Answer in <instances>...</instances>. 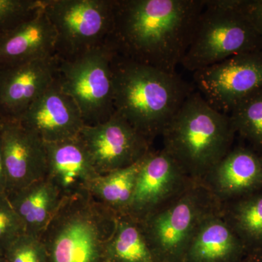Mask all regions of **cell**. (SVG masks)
<instances>
[{
	"mask_svg": "<svg viewBox=\"0 0 262 262\" xmlns=\"http://www.w3.org/2000/svg\"><path fill=\"white\" fill-rule=\"evenodd\" d=\"M205 0H115L108 39L119 56L177 73Z\"/></svg>",
	"mask_w": 262,
	"mask_h": 262,
	"instance_id": "6da1fadb",
	"label": "cell"
},
{
	"mask_svg": "<svg viewBox=\"0 0 262 262\" xmlns=\"http://www.w3.org/2000/svg\"><path fill=\"white\" fill-rule=\"evenodd\" d=\"M114 111L150 142L161 136L188 96L190 84L170 73L115 54Z\"/></svg>",
	"mask_w": 262,
	"mask_h": 262,
	"instance_id": "7a4b0ae2",
	"label": "cell"
},
{
	"mask_svg": "<svg viewBox=\"0 0 262 262\" xmlns=\"http://www.w3.org/2000/svg\"><path fill=\"white\" fill-rule=\"evenodd\" d=\"M236 132L227 114L193 91L164 129L163 149L192 180L201 182L233 148Z\"/></svg>",
	"mask_w": 262,
	"mask_h": 262,
	"instance_id": "3957f363",
	"label": "cell"
},
{
	"mask_svg": "<svg viewBox=\"0 0 262 262\" xmlns=\"http://www.w3.org/2000/svg\"><path fill=\"white\" fill-rule=\"evenodd\" d=\"M117 215L87 192L65 196L40 239L51 262H100Z\"/></svg>",
	"mask_w": 262,
	"mask_h": 262,
	"instance_id": "277c9868",
	"label": "cell"
},
{
	"mask_svg": "<svg viewBox=\"0 0 262 262\" xmlns=\"http://www.w3.org/2000/svg\"><path fill=\"white\" fill-rule=\"evenodd\" d=\"M262 49V39L243 0H205L181 66L191 72L242 53Z\"/></svg>",
	"mask_w": 262,
	"mask_h": 262,
	"instance_id": "5b68a950",
	"label": "cell"
},
{
	"mask_svg": "<svg viewBox=\"0 0 262 262\" xmlns=\"http://www.w3.org/2000/svg\"><path fill=\"white\" fill-rule=\"evenodd\" d=\"M221 211V204L201 182L141 221L158 262H182L202 222Z\"/></svg>",
	"mask_w": 262,
	"mask_h": 262,
	"instance_id": "8992f818",
	"label": "cell"
},
{
	"mask_svg": "<svg viewBox=\"0 0 262 262\" xmlns=\"http://www.w3.org/2000/svg\"><path fill=\"white\" fill-rule=\"evenodd\" d=\"M110 42L79 56L60 59L58 80L75 101L85 125L105 121L114 113L113 61Z\"/></svg>",
	"mask_w": 262,
	"mask_h": 262,
	"instance_id": "52a82bcc",
	"label": "cell"
},
{
	"mask_svg": "<svg viewBox=\"0 0 262 262\" xmlns=\"http://www.w3.org/2000/svg\"><path fill=\"white\" fill-rule=\"evenodd\" d=\"M115 0H45V13L57 36L56 56L68 59L107 42Z\"/></svg>",
	"mask_w": 262,
	"mask_h": 262,
	"instance_id": "ba28073f",
	"label": "cell"
},
{
	"mask_svg": "<svg viewBox=\"0 0 262 262\" xmlns=\"http://www.w3.org/2000/svg\"><path fill=\"white\" fill-rule=\"evenodd\" d=\"M193 78L207 102L229 115L239 101L262 89V49L236 55L196 71Z\"/></svg>",
	"mask_w": 262,
	"mask_h": 262,
	"instance_id": "9c48e42d",
	"label": "cell"
},
{
	"mask_svg": "<svg viewBox=\"0 0 262 262\" xmlns=\"http://www.w3.org/2000/svg\"><path fill=\"white\" fill-rule=\"evenodd\" d=\"M79 136L99 175L129 166L151 150V143L115 112L105 121L84 125Z\"/></svg>",
	"mask_w": 262,
	"mask_h": 262,
	"instance_id": "30bf717a",
	"label": "cell"
},
{
	"mask_svg": "<svg viewBox=\"0 0 262 262\" xmlns=\"http://www.w3.org/2000/svg\"><path fill=\"white\" fill-rule=\"evenodd\" d=\"M194 182L165 150L151 149L141 165L126 215L141 222L173 201Z\"/></svg>",
	"mask_w": 262,
	"mask_h": 262,
	"instance_id": "8fae6325",
	"label": "cell"
},
{
	"mask_svg": "<svg viewBox=\"0 0 262 262\" xmlns=\"http://www.w3.org/2000/svg\"><path fill=\"white\" fill-rule=\"evenodd\" d=\"M0 141L6 173V194L46 178L45 143L16 119L0 118Z\"/></svg>",
	"mask_w": 262,
	"mask_h": 262,
	"instance_id": "7c38bea8",
	"label": "cell"
},
{
	"mask_svg": "<svg viewBox=\"0 0 262 262\" xmlns=\"http://www.w3.org/2000/svg\"><path fill=\"white\" fill-rule=\"evenodd\" d=\"M16 120L44 143L77 137L85 125L80 110L62 91L58 78Z\"/></svg>",
	"mask_w": 262,
	"mask_h": 262,
	"instance_id": "4fadbf2b",
	"label": "cell"
},
{
	"mask_svg": "<svg viewBox=\"0 0 262 262\" xmlns=\"http://www.w3.org/2000/svg\"><path fill=\"white\" fill-rule=\"evenodd\" d=\"M56 55L0 68V118L17 119L58 78Z\"/></svg>",
	"mask_w": 262,
	"mask_h": 262,
	"instance_id": "5bb4252c",
	"label": "cell"
},
{
	"mask_svg": "<svg viewBox=\"0 0 262 262\" xmlns=\"http://www.w3.org/2000/svg\"><path fill=\"white\" fill-rule=\"evenodd\" d=\"M201 183L220 204L261 191L262 155L249 146H235Z\"/></svg>",
	"mask_w": 262,
	"mask_h": 262,
	"instance_id": "9a60e30c",
	"label": "cell"
},
{
	"mask_svg": "<svg viewBox=\"0 0 262 262\" xmlns=\"http://www.w3.org/2000/svg\"><path fill=\"white\" fill-rule=\"evenodd\" d=\"M45 147L47 158L46 178L63 196L85 192L90 183L99 176L80 136L45 143Z\"/></svg>",
	"mask_w": 262,
	"mask_h": 262,
	"instance_id": "2e32d148",
	"label": "cell"
},
{
	"mask_svg": "<svg viewBox=\"0 0 262 262\" xmlns=\"http://www.w3.org/2000/svg\"><path fill=\"white\" fill-rule=\"evenodd\" d=\"M56 43V31L42 8L32 18L0 35V68L54 56Z\"/></svg>",
	"mask_w": 262,
	"mask_h": 262,
	"instance_id": "e0dca14e",
	"label": "cell"
},
{
	"mask_svg": "<svg viewBox=\"0 0 262 262\" xmlns=\"http://www.w3.org/2000/svg\"><path fill=\"white\" fill-rule=\"evenodd\" d=\"M247 254L242 241L226 223L220 211L202 222L182 262H241Z\"/></svg>",
	"mask_w": 262,
	"mask_h": 262,
	"instance_id": "ac0fdd59",
	"label": "cell"
},
{
	"mask_svg": "<svg viewBox=\"0 0 262 262\" xmlns=\"http://www.w3.org/2000/svg\"><path fill=\"white\" fill-rule=\"evenodd\" d=\"M7 196L26 233L38 237L47 228L65 198L46 177Z\"/></svg>",
	"mask_w": 262,
	"mask_h": 262,
	"instance_id": "d6986e66",
	"label": "cell"
},
{
	"mask_svg": "<svg viewBox=\"0 0 262 262\" xmlns=\"http://www.w3.org/2000/svg\"><path fill=\"white\" fill-rule=\"evenodd\" d=\"M145 156L125 168L98 176L90 183L86 192L96 203L115 214L126 215Z\"/></svg>",
	"mask_w": 262,
	"mask_h": 262,
	"instance_id": "ffe728a7",
	"label": "cell"
},
{
	"mask_svg": "<svg viewBox=\"0 0 262 262\" xmlns=\"http://www.w3.org/2000/svg\"><path fill=\"white\" fill-rule=\"evenodd\" d=\"M221 215L248 254L262 251V190L221 204Z\"/></svg>",
	"mask_w": 262,
	"mask_h": 262,
	"instance_id": "44dd1931",
	"label": "cell"
},
{
	"mask_svg": "<svg viewBox=\"0 0 262 262\" xmlns=\"http://www.w3.org/2000/svg\"><path fill=\"white\" fill-rule=\"evenodd\" d=\"M105 255L106 262H158L141 222L128 215H117Z\"/></svg>",
	"mask_w": 262,
	"mask_h": 262,
	"instance_id": "7402d4cb",
	"label": "cell"
},
{
	"mask_svg": "<svg viewBox=\"0 0 262 262\" xmlns=\"http://www.w3.org/2000/svg\"><path fill=\"white\" fill-rule=\"evenodd\" d=\"M229 116L236 134L262 155V89L239 101Z\"/></svg>",
	"mask_w": 262,
	"mask_h": 262,
	"instance_id": "603a6c76",
	"label": "cell"
},
{
	"mask_svg": "<svg viewBox=\"0 0 262 262\" xmlns=\"http://www.w3.org/2000/svg\"><path fill=\"white\" fill-rule=\"evenodd\" d=\"M45 0H0V35L37 14Z\"/></svg>",
	"mask_w": 262,
	"mask_h": 262,
	"instance_id": "cb8c5ba5",
	"label": "cell"
},
{
	"mask_svg": "<svg viewBox=\"0 0 262 262\" xmlns=\"http://www.w3.org/2000/svg\"><path fill=\"white\" fill-rule=\"evenodd\" d=\"M8 262H47L48 253L40 237L22 234L5 250Z\"/></svg>",
	"mask_w": 262,
	"mask_h": 262,
	"instance_id": "d4e9b609",
	"label": "cell"
},
{
	"mask_svg": "<svg viewBox=\"0 0 262 262\" xmlns=\"http://www.w3.org/2000/svg\"><path fill=\"white\" fill-rule=\"evenodd\" d=\"M24 233L23 223L6 193L0 194V252L4 253L6 248Z\"/></svg>",
	"mask_w": 262,
	"mask_h": 262,
	"instance_id": "484cf974",
	"label": "cell"
},
{
	"mask_svg": "<svg viewBox=\"0 0 262 262\" xmlns=\"http://www.w3.org/2000/svg\"><path fill=\"white\" fill-rule=\"evenodd\" d=\"M243 8L262 39V0H243Z\"/></svg>",
	"mask_w": 262,
	"mask_h": 262,
	"instance_id": "4316f807",
	"label": "cell"
},
{
	"mask_svg": "<svg viewBox=\"0 0 262 262\" xmlns=\"http://www.w3.org/2000/svg\"><path fill=\"white\" fill-rule=\"evenodd\" d=\"M7 179L4 161H3V151H2L1 141H0V194L6 193Z\"/></svg>",
	"mask_w": 262,
	"mask_h": 262,
	"instance_id": "83f0119b",
	"label": "cell"
},
{
	"mask_svg": "<svg viewBox=\"0 0 262 262\" xmlns=\"http://www.w3.org/2000/svg\"><path fill=\"white\" fill-rule=\"evenodd\" d=\"M246 258L249 262H262V251L248 253Z\"/></svg>",
	"mask_w": 262,
	"mask_h": 262,
	"instance_id": "f1b7e54d",
	"label": "cell"
},
{
	"mask_svg": "<svg viewBox=\"0 0 262 262\" xmlns=\"http://www.w3.org/2000/svg\"><path fill=\"white\" fill-rule=\"evenodd\" d=\"M0 262H8L5 258H0Z\"/></svg>",
	"mask_w": 262,
	"mask_h": 262,
	"instance_id": "f546056e",
	"label": "cell"
},
{
	"mask_svg": "<svg viewBox=\"0 0 262 262\" xmlns=\"http://www.w3.org/2000/svg\"><path fill=\"white\" fill-rule=\"evenodd\" d=\"M241 262H249L248 261V260L247 259V258H245L244 260H242Z\"/></svg>",
	"mask_w": 262,
	"mask_h": 262,
	"instance_id": "4dcf8cb0",
	"label": "cell"
}]
</instances>
